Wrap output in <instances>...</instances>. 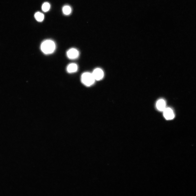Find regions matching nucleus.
<instances>
[{
  "instance_id": "1",
  "label": "nucleus",
  "mask_w": 196,
  "mask_h": 196,
  "mask_svg": "<svg viewBox=\"0 0 196 196\" xmlns=\"http://www.w3.org/2000/svg\"><path fill=\"white\" fill-rule=\"evenodd\" d=\"M40 49L42 52L46 54L53 53L56 48V45L53 40L48 39L44 41L41 43Z\"/></svg>"
},
{
  "instance_id": "2",
  "label": "nucleus",
  "mask_w": 196,
  "mask_h": 196,
  "mask_svg": "<svg viewBox=\"0 0 196 196\" xmlns=\"http://www.w3.org/2000/svg\"><path fill=\"white\" fill-rule=\"evenodd\" d=\"M81 82L87 86H90L93 85L95 80L92 73L88 72L83 73L81 76Z\"/></svg>"
},
{
  "instance_id": "3",
  "label": "nucleus",
  "mask_w": 196,
  "mask_h": 196,
  "mask_svg": "<svg viewBox=\"0 0 196 196\" xmlns=\"http://www.w3.org/2000/svg\"><path fill=\"white\" fill-rule=\"evenodd\" d=\"M79 54V52L77 49L71 48L67 52V55L68 58L71 59H74L78 58Z\"/></svg>"
},
{
  "instance_id": "4",
  "label": "nucleus",
  "mask_w": 196,
  "mask_h": 196,
  "mask_svg": "<svg viewBox=\"0 0 196 196\" xmlns=\"http://www.w3.org/2000/svg\"><path fill=\"white\" fill-rule=\"evenodd\" d=\"M95 80L99 81L101 80L104 77V73L102 69L100 68L95 69L92 73Z\"/></svg>"
},
{
  "instance_id": "5",
  "label": "nucleus",
  "mask_w": 196,
  "mask_h": 196,
  "mask_svg": "<svg viewBox=\"0 0 196 196\" xmlns=\"http://www.w3.org/2000/svg\"><path fill=\"white\" fill-rule=\"evenodd\" d=\"M163 111V115L167 120H171L175 117V114L171 108H166Z\"/></svg>"
},
{
  "instance_id": "6",
  "label": "nucleus",
  "mask_w": 196,
  "mask_h": 196,
  "mask_svg": "<svg viewBox=\"0 0 196 196\" xmlns=\"http://www.w3.org/2000/svg\"><path fill=\"white\" fill-rule=\"evenodd\" d=\"M156 106L158 110L160 111H163L166 108V102L163 99L159 100L157 101Z\"/></svg>"
},
{
  "instance_id": "7",
  "label": "nucleus",
  "mask_w": 196,
  "mask_h": 196,
  "mask_svg": "<svg viewBox=\"0 0 196 196\" xmlns=\"http://www.w3.org/2000/svg\"><path fill=\"white\" fill-rule=\"evenodd\" d=\"M78 67L77 64L71 63L69 64L66 68L67 72L69 73H74L77 71Z\"/></svg>"
},
{
  "instance_id": "8",
  "label": "nucleus",
  "mask_w": 196,
  "mask_h": 196,
  "mask_svg": "<svg viewBox=\"0 0 196 196\" xmlns=\"http://www.w3.org/2000/svg\"><path fill=\"white\" fill-rule=\"evenodd\" d=\"M36 19L38 22L42 21L44 18V15L42 13L40 12H36L34 15Z\"/></svg>"
},
{
  "instance_id": "9",
  "label": "nucleus",
  "mask_w": 196,
  "mask_h": 196,
  "mask_svg": "<svg viewBox=\"0 0 196 196\" xmlns=\"http://www.w3.org/2000/svg\"><path fill=\"white\" fill-rule=\"evenodd\" d=\"M62 11L64 14L68 15L71 13L72 9L69 5H66L63 7Z\"/></svg>"
},
{
  "instance_id": "10",
  "label": "nucleus",
  "mask_w": 196,
  "mask_h": 196,
  "mask_svg": "<svg viewBox=\"0 0 196 196\" xmlns=\"http://www.w3.org/2000/svg\"><path fill=\"white\" fill-rule=\"evenodd\" d=\"M50 4L47 2H45L44 3L42 7V9L43 12H46L50 9Z\"/></svg>"
}]
</instances>
